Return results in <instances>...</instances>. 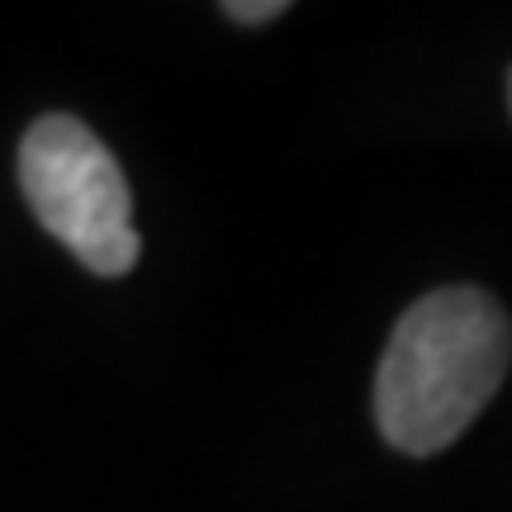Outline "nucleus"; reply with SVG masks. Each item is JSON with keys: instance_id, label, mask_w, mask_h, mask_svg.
<instances>
[{"instance_id": "nucleus-2", "label": "nucleus", "mask_w": 512, "mask_h": 512, "mask_svg": "<svg viewBox=\"0 0 512 512\" xmlns=\"http://www.w3.org/2000/svg\"><path fill=\"white\" fill-rule=\"evenodd\" d=\"M19 190L34 219L95 275H124L143 252L114 152L72 114H43L19 143Z\"/></svg>"}, {"instance_id": "nucleus-1", "label": "nucleus", "mask_w": 512, "mask_h": 512, "mask_svg": "<svg viewBox=\"0 0 512 512\" xmlns=\"http://www.w3.org/2000/svg\"><path fill=\"white\" fill-rule=\"evenodd\" d=\"M512 361V323L494 294L446 285L403 313L375 370V422L389 446L432 456L484 413Z\"/></svg>"}, {"instance_id": "nucleus-3", "label": "nucleus", "mask_w": 512, "mask_h": 512, "mask_svg": "<svg viewBox=\"0 0 512 512\" xmlns=\"http://www.w3.org/2000/svg\"><path fill=\"white\" fill-rule=\"evenodd\" d=\"M285 10H290V5H285V0H261V5H242V0H228V5H223V15L228 19H238V24H266V19H275V15H285Z\"/></svg>"}]
</instances>
